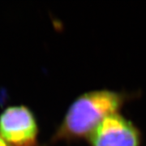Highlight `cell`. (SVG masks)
Masks as SVG:
<instances>
[{"label":"cell","instance_id":"6da1fadb","mask_svg":"<svg viewBox=\"0 0 146 146\" xmlns=\"http://www.w3.org/2000/svg\"><path fill=\"white\" fill-rule=\"evenodd\" d=\"M126 100L127 94L107 89L94 90L80 95L70 106L55 138H88L106 117L118 113Z\"/></svg>","mask_w":146,"mask_h":146},{"label":"cell","instance_id":"7a4b0ae2","mask_svg":"<svg viewBox=\"0 0 146 146\" xmlns=\"http://www.w3.org/2000/svg\"><path fill=\"white\" fill-rule=\"evenodd\" d=\"M37 124L31 110L25 106H10L0 115V136L14 146H33Z\"/></svg>","mask_w":146,"mask_h":146},{"label":"cell","instance_id":"3957f363","mask_svg":"<svg viewBox=\"0 0 146 146\" xmlns=\"http://www.w3.org/2000/svg\"><path fill=\"white\" fill-rule=\"evenodd\" d=\"M88 139L91 146H141V143L139 129L119 113L106 117Z\"/></svg>","mask_w":146,"mask_h":146},{"label":"cell","instance_id":"277c9868","mask_svg":"<svg viewBox=\"0 0 146 146\" xmlns=\"http://www.w3.org/2000/svg\"><path fill=\"white\" fill-rule=\"evenodd\" d=\"M0 146H7V142H6L1 136H0Z\"/></svg>","mask_w":146,"mask_h":146}]
</instances>
